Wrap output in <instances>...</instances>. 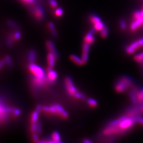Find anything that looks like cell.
<instances>
[{
  "label": "cell",
  "instance_id": "obj_4",
  "mask_svg": "<svg viewBox=\"0 0 143 143\" xmlns=\"http://www.w3.org/2000/svg\"><path fill=\"white\" fill-rule=\"evenodd\" d=\"M28 69L32 75V78L40 79H46V73L44 69L35 63H30L28 65Z\"/></svg>",
  "mask_w": 143,
  "mask_h": 143
},
{
  "label": "cell",
  "instance_id": "obj_31",
  "mask_svg": "<svg viewBox=\"0 0 143 143\" xmlns=\"http://www.w3.org/2000/svg\"><path fill=\"white\" fill-rule=\"evenodd\" d=\"M73 97L75 98V99H84L85 98V96L83 93H81L79 92H78L74 94Z\"/></svg>",
  "mask_w": 143,
  "mask_h": 143
},
{
  "label": "cell",
  "instance_id": "obj_28",
  "mask_svg": "<svg viewBox=\"0 0 143 143\" xmlns=\"http://www.w3.org/2000/svg\"><path fill=\"white\" fill-rule=\"evenodd\" d=\"M21 1L24 3H26L27 5H30V6L32 5V6H35V5L38 4L36 0H21Z\"/></svg>",
  "mask_w": 143,
  "mask_h": 143
},
{
  "label": "cell",
  "instance_id": "obj_37",
  "mask_svg": "<svg viewBox=\"0 0 143 143\" xmlns=\"http://www.w3.org/2000/svg\"><path fill=\"white\" fill-rule=\"evenodd\" d=\"M137 122L143 126V118L141 117L140 116L137 117Z\"/></svg>",
  "mask_w": 143,
  "mask_h": 143
},
{
  "label": "cell",
  "instance_id": "obj_30",
  "mask_svg": "<svg viewBox=\"0 0 143 143\" xmlns=\"http://www.w3.org/2000/svg\"><path fill=\"white\" fill-rule=\"evenodd\" d=\"M4 59H5V61H6V64L7 65H8L9 67H11V66H12L13 63H12V59H11V57L9 56H8V55L4 57Z\"/></svg>",
  "mask_w": 143,
  "mask_h": 143
},
{
  "label": "cell",
  "instance_id": "obj_20",
  "mask_svg": "<svg viewBox=\"0 0 143 143\" xmlns=\"http://www.w3.org/2000/svg\"><path fill=\"white\" fill-rule=\"evenodd\" d=\"M39 113H40V111L37 110L36 109L35 111H34L32 113L31 116V123H37L38 118H39Z\"/></svg>",
  "mask_w": 143,
  "mask_h": 143
},
{
  "label": "cell",
  "instance_id": "obj_41",
  "mask_svg": "<svg viewBox=\"0 0 143 143\" xmlns=\"http://www.w3.org/2000/svg\"><path fill=\"white\" fill-rule=\"evenodd\" d=\"M138 41H139V43L140 46L142 47L143 46V37H142L141 38L139 39Z\"/></svg>",
  "mask_w": 143,
  "mask_h": 143
},
{
  "label": "cell",
  "instance_id": "obj_39",
  "mask_svg": "<svg viewBox=\"0 0 143 143\" xmlns=\"http://www.w3.org/2000/svg\"><path fill=\"white\" fill-rule=\"evenodd\" d=\"M6 64V61L4 58L0 60V69Z\"/></svg>",
  "mask_w": 143,
  "mask_h": 143
},
{
  "label": "cell",
  "instance_id": "obj_22",
  "mask_svg": "<svg viewBox=\"0 0 143 143\" xmlns=\"http://www.w3.org/2000/svg\"><path fill=\"white\" fill-rule=\"evenodd\" d=\"M104 24L101 21L94 24V28L96 30V31H101L102 29L104 27Z\"/></svg>",
  "mask_w": 143,
  "mask_h": 143
},
{
  "label": "cell",
  "instance_id": "obj_26",
  "mask_svg": "<svg viewBox=\"0 0 143 143\" xmlns=\"http://www.w3.org/2000/svg\"><path fill=\"white\" fill-rule=\"evenodd\" d=\"M134 59L137 63H141L143 61V52L135 55L134 57Z\"/></svg>",
  "mask_w": 143,
  "mask_h": 143
},
{
  "label": "cell",
  "instance_id": "obj_19",
  "mask_svg": "<svg viewBox=\"0 0 143 143\" xmlns=\"http://www.w3.org/2000/svg\"><path fill=\"white\" fill-rule=\"evenodd\" d=\"M28 59L30 63H35L36 59V53L35 50H31L28 53Z\"/></svg>",
  "mask_w": 143,
  "mask_h": 143
},
{
  "label": "cell",
  "instance_id": "obj_23",
  "mask_svg": "<svg viewBox=\"0 0 143 143\" xmlns=\"http://www.w3.org/2000/svg\"><path fill=\"white\" fill-rule=\"evenodd\" d=\"M88 104L91 107L94 108L98 106V102L96 100L92 98H89L87 100Z\"/></svg>",
  "mask_w": 143,
  "mask_h": 143
},
{
  "label": "cell",
  "instance_id": "obj_45",
  "mask_svg": "<svg viewBox=\"0 0 143 143\" xmlns=\"http://www.w3.org/2000/svg\"><path fill=\"white\" fill-rule=\"evenodd\" d=\"M142 10H143V6H142Z\"/></svg>",
  "mask_w": 143,
  "mask_h": 143
},
{
  "label": "cell",
  "instance_id": "obj_40",
  "mask_svg": "<svg viewBox=\"0 0 143 143\" xmlns=\"http://www.w3.org/2000/svg\"><path fill=\"white\" fill-rule=\"evenodd\" d=\"M83 142L84 143H92V141H91L89 139H88V138H85L84 139V140H83Z\"/></svg>",
  "mask_w": 143,
  "mask_h": 143
},
{
  "label": "cell",
  "instance_id": "obj_3",
  "mask_svg": "<svg viewBox=\"0 0 143 143\" xmlns=\"http://www.w3.org/2000/svg\"><path fill=\"white\" fill-rule=\"evenodd\" d=\"M134 81L129 77L121 78L115 84V89L117 92L122 93L127 91L129 88L132 87Z\"/></svg>",
  "mask_w": 143,
  "mask_h": 143
},
{
  "label": "cell",
  "instance_id": "obj_11",
  "mask_svg": "<svg viewBox=\"0 0 143 143\" xmlns=\"http://www.w3.org/2000/svg\"><path fill=\"white\" fill-rule=\"evenodd\" d=\"M141 47L138 40L134 41V42L131 43L129 46L126 47V51L127 54L131 55L135 53V51L136 50V49H138L139 48Z\"/></svg>",
  "mask_w": 143,
  "mask_h": 143
},
{
  "label": "cell",
  "instance_id": "obj_15",
  "mask_svg": "<svg viewBox=\"0 0 143 143\" xmlns=\"http://www.w3.org/2000/svg\"><path fill=\"white\" fill-rule=\"evenodd\" d=\"M69 58L75 64H77V65L81 66L84 64L82 58H80V57H79L78 56L76 55H74V54L70 55L69 56Z\"/></svg>",
  "mask_w": 143,
  "mask_h": 143
},
{
  "label": "cell",
  "instance_id": "obj_17",
  "mask_svg": "<svg viewBox=\"0 0 143 143\" xmlns=\"http://www.w3.org/2000/svg\"><path fill=\"white\" fill-rule=\"evenodd\" d=\"M128 94H129V96L130 97V99L132 103H133V104L134 105L139 104L136 94L131 90L129 92Z\"/></svg>",
  "mask_w": 143,
  "mask_h": 143
},
{
  "label": "cell",
  "instance_id": "obj_16",
  "mask_svg": "<svg viewBox=\"0 0 143 143\" xmlns=\"http://www.w3.org/2000/svg\"><path fill=\"white\" fill-rule=\"evenodd\" d=\"M51 141L53 143L62 142V141H61L60 135L59 133V132H58L57 131H54L52 133L51 136Z\"/></svg>",
  "mask_w": 143,
  "mask_h": 143
},
{
  "label": "cell",
  "instance_id": "obj_7",
  "mask_svg": "<svg viewBox=\"0 0 143 143\" xmlns=\"http://www.w3.org/2000/svg\"><path fill=\"white\" fill-rule=\"evenodd\" d=\"M142 113L141 109L140 104L134 105L133 107H131L127 110L126 115L128 117H137L140 116L141 114Z\"/></svg>",
  "mask_w": 143,
  "mask_h": 143
},
{
  "label": "cell",
  "instance_id": "obj_35",
  "mask_svg": "<svg viewBox=\"0 0 143 143\" xmlns=\"http://www.w3.org/2000/svg\"><path fill=\"white\" fill-rule=\"evenodd\" d=\"M120 27L122 30H125L127 28V25L125 21L123 19L120 20Z\"/></svg>",
  "mask_w": 143,
  "mask_h": 143
},
{
  "label": "cell",
  "instance_id": "obj_42",
  "mask_svg": "<svg viewBox=\"0 0 143 143\" xmlns=\"http://www.w3.org/2000/svg\"><path fill=\"white\" fill-rule=\"evenodd\" d=\"M140 109H141V111L142 113H143V104H140Z\"/></svg>",
  "mask_w": 143,
  "mask_h": 143
},
{
  "label": "cell",
  "instance_id": "obj_6",
  "mask_svg": "<svg viewBox=\"0 0 143 143\" xmlns=\"http://www.w3.org/2000/svg\"><path fill=\"white\" fill-rule=\"evenodd\" d=\"M32 13L35 18L38 20H41L45 17V11L40 5L36 4L32 10Z\"/></svg>",
  "mask_w": 143,
  "mask_h": 143
},
{
  "label": "cell",
  "instance_id": "obj_33",
  "mask_svg": "<svg viewBox=\"0 0 143 143\" xmlns=\"http://www.w3.org/2000/svg\"><path fill=\"white\" fill-rule=\"evenodd\" d=\"M55 14L57 17H60L63 14V10L61 8H57L55 12Z\"/></svg>",
  "mask_w": 143,
  "mask_h": 143
},
{
  "label": "cell",
  "instance_id": "obj_8",
  "mask_svg": "<svg viewBox=\"0 0 143 143\" xmlns=\"http://www.w3.org/2000/svg\"><path fill=\"white\" fill-rule=\"evenodd\" d=\"M57 73L56 71L53 69V68L48 67L46 72V79L48 82L53 83L55 82L57 78Z\"/></svg>",
  "mask_w": 143,
  "mask_h": 143
},
{
  "label": "cell",
  "instance_id": "obj_24",
  "mask_svg": "<svg viewBox=\"0 0 143 143\" xmlns=\"http://www.w3.org/2000/svg\"><path fill=\"white\" fill-rule=\"evenodd\" d=\"M100 31H101L100 35H101V37L102 38H105L108 36L109 29H108V28L107 26H104V27Z\"/></svg>",
  "mask_w": 143,
  "mask_h": 143
},
{
  "label": "cell",
  "instance_id": "obj_38",
  "mask_svg": "<svg viewBox=\"0 0 143 143\" xmlns=\"http://www.w3.org/2000/svg\"><path fill=\"white\" fill-rule=\"evenodd\" d=\"M41 125L40 124V123L38 122L37 123V130H36V132L38 134H39L41 132Z\"/></svg>",
  "mask_w": 143,
  "mask_h": 143
},
{
  "label": "cell",
  "instance_id": "obj_5",
  "mask_svg": "<svg viewBox=\"0 0 143 143\" xmlns=\"http://www.w3.org/2000/svg\"><path fill=\"white\" fill-rule=\"evenodd\" d=\"M65 85L67 93L71 97H74V94L78 92L77 88L74 84L72 79L69 77H66L65 78Z\"/></svg>",
  "mask_w": 143,
  "mask_h": 143
},
{
  "label": "cell",
  "instance_id": "obj_43",
  "mask_svg": "<svg viewBox=\"0 0 143 143\" xmlns=\"http://www.w3.org/2000/svg\"><path fill=\"white\" fill-rule=\"evenodd\" d=\"M141 16H142V17H143V10L141 11Z\"/></svg>",
  "mask_w": 143,
  "mask_h": 143
},
{
  "label": "cell",
  "instance_id": "obj_9",
  "mask_svg": "<svg viewBox=\"0 0 143 143\" xmlns=\"http://www.w3.org/2000/svg\"><path fill=\"white\" fill-rule=\"evenodd\" d=\"M90 44L84 42L82 46V59L84 62V64H86L88 61L89 58V53L90 49Z\"/></svg>",
  "mask_w": 143,
  "mask_h": 143
},
{
  "label": "cell",
  "instance_id": "obj_2",
  "mask_svg": "<svg viewBox=\"0 0 143 143\" xmlns=\"http://www.w3.org/2000/svg\"><path fill=\"white\" fill-rule=\"evenodd\" d=\"M42 111L46 113L60 117L63 119H67L69 115L65 109L59 104H54L49 106L42 107Z\"/></svg>",
  "mask_w": 143,
  "mask_h": 143
},
{
  "label": "cell",
  "instance_id": "obj_21",
  "mask_svg": "<svg viewBox=\"0 0 143 143\" xmlns=\"http://www.w3.org/2000/svg\"><path fill=\"white\" fill-rule=\"evenodd\" d=\"M48 28L49 29L50 32L51 33L52 36L54 37H55V38L57 37V33L54 24L52 22H49L48 24Z\"/></svg>",
  "mask_w": 143,
  "mask_h": 143
},
{
  "label": "cell",
  "instance_id": "obj_34",
  "mask_svg": "<svg viewBox=\"0 0 143 143\" xmlns=\"http://www.w3.org/2000/svg\"><path fill=\"white\" fill-rule=\"evenodd\" d=\"M49 3L53 8H56L58 6V3L56 0H49Z\"/></svg>",
  "mask_w": 143,
  "mask_h": 143
},
{
  "label": "cell",
  "instance_id": "obj_44",
  "mask_svg": "<svg viewBox=\"0 0 143 143\" xmlns=\"http://www.w3.org/2000/svg\"><path fill=\"white\" fill-rule=\"evenodd\" d=\"M140 64H141L143 65V61H142L141 63H140Z\"/></svg>",
  "mask_w": 143,
  "mask_h": 143
},
{
  "label": "cell",
  "instance_id": "obj_10",
  "mask_svg": "<svg viewBox=\"0 0 143 143\" xmlns=\"http://www.w3.org/2000/svg\"><path fill=\"white\" fill-rule=\"evenodd\" d=\"M96 30L93 27L92 28L90 31L86 35V36L84 37V42L89 44H92L94 41H95V37L94 36V34Z\"/></svg>",
  "mask_w": 143,
  "mask_h": 143
},
{
  "label": "cell",
  "instance_id": "obj_27",
  "mask_svg": "<svg viewBox=\"0 0 143 143\" xmlns=\"http://www.w3.org/2000/svg\"><path fill=\"white\" fill-rule=\"evenodd\" d=\"M13 37L15 40V41L16 40H18L19 39H20V38L21 37L22 34L21 33V32L19 30H17L15 32H14L13 33H12Z\"/></svg>",
  "mask_w": 143,
  "mask_h": 143
},
{
  "label": "cell",
  "instance_id": "obj_29",
  "mask_svg": "<svg viewBox=\"0 0 143 143\" xmlns=\"http://www.w3.org/2000/svg\"><path fill=\"white\" fill-rule=\"evenodd\" d=\"M7 23H8V25L10 27H11V28H13L15 29H16V30H18V29H19L18 25L16 22L13 21L12 20H8L7 21Z\"/></svg>",
  "mask_w": 143,
  "mask_h": 143
},
{
  "label": "cell",
  "instance_id": "obj_12",
  "mask_svg": "<svg viewBox=\"0 0 143 143\" xmlns=\"http://www.w3.org/2000/svg\"><path fill=\"white\" fill-rule=\"evenodd\" d=\"M46 47L49 53H51L54 54L58 58V54L56 49L55 45L52 41H51V40L47 41V42L46 43Z\"/></svg>",
  "mask_w": 143,
  "mask_h": 143
},
{
  "label": "cell",
  "instance_id": "obj_18",
  "mask_svg": "<svg viewBox=\"0 0 143 143\" xmlns=\"http://www.w3.org/2000/svg\"><path fill=\"white\" fill-rule=\"evenodd\" d=\"M138 101L139 104H143V88H139L137 91L136 92Z\"/></svg>",
  "mask_w": 143,
  "mask_h": 143
},
{
  "label": "cell",
  "instance_id": "obj_14",
  "mask_svg": "<svg viewBox=\"0 0 143 143\" xmlns=\"http://www.w3.org/2000/svg\"><path fill=\"white\" fill-rule=\"evenodd\" d=\"M58 58L53 53H49L47 56V60L48 67L53 68L54 67L56 63V60Z\"/></svg>",
  "mask_w": 143,
  "mask_h": 143
},
{
  "label": "cell",
  "instance_id": "obj_25",
  "mask_svg": "<svg viewBox=\"0 0 143 143\" xmlns=\"http://www.w3.org/2000/svg\"><path fill=\"white\" fill-rule=\"evenodd\" d=\"M90 21L93 25H94V24L101 21V20L99 16L94 15L90 17Z\"/></svg>",
  "mask_w": 143,
  "mask_h": 143
},
{
  "label": "cell",
  "instance_id": "obj_1",
  "mask_svg": "<svg viewBox=\"0 0 143 143\" xmlns=\"http://www.w3.org/2000/svg\"><path fill=\"white\" fill-rule=\"evenodd\" d=\"M15 107L10 106L2 98H0V125L6 123L10 118L13 117V111Z\"/></svg>",
  "mask_w": 143,
  "mask_h": 143
},
{
  "label": "cell",
  "instance_id": "obj_36",
  "mask_svg": "<svg viewBox=\"0 0 143 143\" xmlns=\"http://www.w3.org/2000/svg\"><path fill=\"white\" fill-rule=\"evenodd\" d=\"M32 138V139H33V140H34V142H40L39 138L38 137V136L36 134V132L33 133Z\"/></svg>",
  "mask_w": 143,
  "mask_h": 143
},
{
  "label": "cell",
  "instance_id": "obj_13",
  "mask_svg": "<svg viewBox=\"0 0 143 143\" xmlns=\"http://www.w3.org/2000/svg\"><path fill=\"white\" fill-rule=\"evenodd\" d=\"M134 20V21L131 23L130 26V29L131 31L136 30L137 28L143 25V17L142 16L140 18L135 19Z\"/></svg>",
  "mask_w": 143,
  "mask_h": 143
},
{
  "label": "cell",
  "instance_id": "obj_32",
  "mask_svg": "<svg viewBox=\"0 0 143 143\" xmlns=\"http://www.w3.org/2000/svg\"><path fill=\"white\" fill-rule=\"evenodd\" d=\"M21 111L20 110V109H19V108H15L13 111V117H17L21 115Z\"/></svg>",
  "mask_w": 143,
  "mask_h": 143
}]
</instances>
